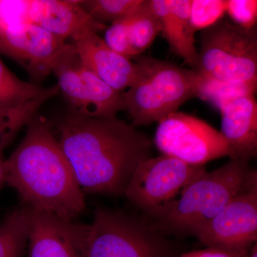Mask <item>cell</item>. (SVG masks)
Here are the masks:
<instances>
[{
  "instance_id": "603a6c76",
  "label": "cell",
  "mask_w": 257,
  "mask_h": 257,
  "mask_svg": "<svg viewBox=\"0 0 257 257\" xmlns=\"http://www.w3.org/2000/svg\"><path fill=\"white\" fill-rule=\"evenodd\" d=\"M227 9V0H191V26L193 31H202L220 21Z\"/></svg>"
},
{
  "instance_id": "83f0119b",
  "label": "cell",
  "mask_w": 257,
  "mask_h": 257,
  "mask_svg": "<svg viewBox=\"0 0 257 257\" xmlns=\"http://www.w3.org/2000/svg\"><path fill=\"white\" fill-rule=\"evenodd\" d=\"M249 257H257V245L255 243L250 251Z\"/></svg>"
},
{
  "instance_id": "4316f807",
  "label": "cell",
  "mask_w": 257,
  "mask_h": 257,
  "mask_svg": "<svg viewBox=\"0 0 257 257\" xmlns=\"http://www.w3.org/2000/svg\"><path fill=\"white\" fill-rule=\"evenodd\" d=\"M10 143L7 141H0V189L6 183L7 171L5 160L3 157V152L7 147L9 146Z\"/></svg>"
},
{
  "instance_id": "44dd1931",
  "label": "cell",
  "mask_w": 257,
  "mask_h": 257,
  "mask_svg": "<svg viewBox=\"0 0 257 257\" xmlns=\"http://www.w3.org/2000/svg\"><path fill=\"white\" fill-rule=\"evenodd\" d=\"M201 77L197 97L210 103L219 111L235 98L256 93V85L231 84Z\"/></svg>"
},
{
  "instance_id": "484cf974",
  "label": "cell",
  "mask_w": 257,
  "mask_h": 257,
  "mask_svg": "<svg viewBox=\"0 0 257 257\" xmlns=\"http://www.w3.org/2000/svg\"><path fill=\"white\" fill-rule=\"evenodd\" d=\"M251 250L231 251L222 248L207 247L204 249L189 251L176 257H249Z\"/></svg>"
},
{
  "instance_id": "6da1fadb",
  "label": "cell",
  "mask_w": 257,
  "mask_h": 257,
  "mask_svg": "<svg viewBox=\"0 0 257 257\" xmlns=\"http://www.w3.org/2000/svg\"><path fill=\"white\" fill-rule=\"evenodd\" d=\"M55 125L61 149L83 192L124 196L137 167L151 157V138L116 116L71 113Z\"/></svg>"
},
{
  "instance_id": "3957f363",
  "label": "cell",
  "mask_w": 257,
  "mask_h": 257,
  "mask_svg": "<svg viewBox=\"0 0 257 257\" xmlns=\"http://www.w3.org/2000/svg\"><path fill=\"white\" fill-rule=\"evenodd\" d=\"M256 177L249 160L230 159L219 168L199 176L152 220L165 234L194 235Z\"/></svg>"
},
{
  "instance_id": "ba28073f",
  "label": "cell",
  "mask_w": 257,
  "mask_h": 257,
  "mask_svg": "<svg viewBox=\"0 0 257 257\" xmlns=\"http://www.w3.org/2000/svg\"><path fill=\"white\" fill-rule=\"evenodd\" d=\"M52 72L72 114L111 118L125 111L122 93L114 90L87 68L73 44H67L52 66Z\"/></svg>"
},
{
  "instance_id": "7402d4cb",
  "label": "cell",
  "mask_w": 257,
  "mask_h": 257,
  "mask_svg": "<svg viewBox=\"0 0 257 257\" xmlns=\"http://www.w3.org/2000/svg\"><path fill=\"white\" fill-rule=\"evenodd\" d=\"M142 0H82L81 8L97 23L112 24L133 11Z\"/></svg>"
},
{
  "instance_id": "9c48e42d",
  "label": "cell",
  "mask_w": 257,
  "mask_h": 257,
  "mask_svg": "<svg viewBox=\"0 0 257 257\" xmlns=\"http://www.w3.org/2000/svg\"><path fill=\"white\" fill-rule=\"evenodd\" d=\"M155 145L163 155L194 166L223 157L233 156L219 132L196 116L175 111L158 122Z\"/></svg>"
},
{
  "instance_id": "5bb4252c",
  "label": "cell",
  "mask_w": 257,
  "mask_h": 257,
  "mask_svg": "<svg viewBox=\"0 0 257 257\" xmlns=\"http://www.w3.org/2000/svg\"><path fill=\"white\" fill-rule=\"evenodd\" d=\"M79 1L31 0L30 24L37 25L52 35L66 40L73 39L84 30L96 32L106 28L91 18L81 8Z\"/></svg>"
},
{
  "instance_id": "7a4b0ae2",
  "label": "cell",
  "mask_w": 257,
  "mask_h": 257,
  "mask_svg": "<svg viewBox=\"0 0 257 257\" xmlns=\"http://www.w3.org/2000/svg\"><path fill=\"white\" fill-rule=\"evenodd\" d=\"M23 141L5 160L6 183L32 210L74 221L85 209L84 193L50 124L36 116Z\"/></svg>"
},
{
  "instance_id": "277c9868",
  "label": "cell",
  "mask_w": 257,
  "mask_h": 257,
  "mask_svg": "<svg viewBox=\"0 0 257 257\" xmlns=\"http://www.w3.org/2000/svg\"><path fill=\"white\" fill-rule=\"evenodd\" d=\"M135 59L138 77L122 92L125 111L133 126L159 122L186 101L197 97L202 77L195 71L145 56Z\"/></svg>"
},
{
  "instance_id": "30bf717a",
  "label": "cell",
  "mask_w": 257,
  "mask_h": 257,
  "mask_svg": "<svg viewBox=\"0 0 257 257\" xmlns=\"http://www.w3.org/2000/svg\"><path fill=\"white\" fill-rule=\"evenodd\" d=\"M194 235L207 247L251 250L257 239V177Z\"/></svg>"
},
{
  "instance_id": "2e32d148",
  "label": "cell",
  "mask_w": 257,
  "mask_h": 257,
  "mask_svg": "<svg viewBox=\"0 0 257 257\" xmlns=\"http://www.w3.org/2000/svg\"><path fill=\"white\" fill-rule=\"evenodd\" d=\"M150 4L171 51L195 69L198 50L189 18L191 0H150Z\"/></svg>"
},
{
  "instance_id": "8992f818",
  "label": "cell",
  "mask_w": 257,
  "mask_h": 257,
  "mask_svg": "<svg viewBox=\"0 0 257 257\" xmlns=\"http://www.w3.org/2000/svg\"><path fill=\"white\" fill-rule=\"evenodd\" d=\"M195 71L201 77L257 85V30L220 20L202 30Z\"/></svg>"
},
{
  "instance_id": "ac0fdd59",
  "label": "cell",
  "mask_w": 257,
  "mask_h": 257,
  "mask_svg": "<svg viewBox=\"0 0 257 257\" xmlns=\"http://www.w3.org/2000/svg\"><path fill=\"white\" fill-rule=\"evenodd\" d=\"M160 32V22L152 9L150 0H142L132 13L128 25V42L133 58L140 56L151 46Z\"/></svg>"
},
{
  "instance_id": "4fadbf2b",
  "label": "cell",
  "mask_w": 257,
  "mask_h": 257,
  "mask_svg": "<svg viewBox=\"0 0 257 257\" xmlns=\"http://www.w3.org/2000/svg\"><path fill=\"white\" fill-rule=\"evenodd\" d=\"M72 40L82 63L114 90L122 93L136 80L138 64L109 48L97 32L88 29Z\"/></svg>"
},
{
  "instance_id": "8fae6325",
  "label": "cell",
  "mask_w": 257,
  "mask_h": 257,
  "mask_svg": "<svg viewBox=\"0 0 257 257\" xmlns=\"http://www.w3.org/2000/svg\"><path fill=\"white\" fill-rule=\"evenodd\" d=\"M67 43L32 24L0 28V54L13 59L35 79L52 72V66Z\"/></svg>"
},
{
  "instance_id": "5b68a950",
  "label": "cell",
  "mask_w": 257,
  "mask_h": 257,
  "mask_svg": "<svg viewBox=\"0 0 257 257\" xmlns=\"http://www.w3.org/2000/svg\"><path fill=\"white\" fill-rule=\"evenodd\" d=\"M84 257H176L174 243L144 215L99 208L89 225Z\"/></svg>"
},
{
  "instance_id": "52a82bcc",
  "label": "cell",
  "mask_w": 257,
  "mask_h": 257,
  "mask_svg": "<svg viewBox=\"0 0 257 257\" xmlns=\"http://www.w3.org/2000/svg\"><path fill=\"white\" fill-rule=\"evenodd\" d=\"M206 171L204 166L188 165L168 155L150 157L133 172L124 196L155 219Z\"/></svg>"
},
{
  "instance_id": "9a60e30c",
  "label": "cell",
  "mask_w": 257,
  "mask_h": 257,
  "mask_svg": "<svg viewBox=\"0 0 257 257\" xmlns=\"http://www.w3.org/2000/svg\"><path fill=\"white\" fill-rule=\"evenodd\" d=\"M221 135L232 151L231 159L250 160L257 152V102L254 94L235 98L220 110Z\"/></svg>"
},
{
  "instance_id": "d6986e66",
  "label": "cell",
  "mask_w": 257,
  "mask_h": 257,
  "mask_svg": "<svg viewBox=\"0 0 257 257\" xmlns=\"http://www.w3.org/2000/svg\"><path fill=\"white\" fill-rule=\"evenodd\" d=\"M47 89L18 78L0 57V111L23 106L42 95Z\"/></svg>"
},
{
  "instance_id": "d4e9b609",
  "label": "cell",
  "mask_w": 257,
  "mask_h": 257,
  "mask_svg": "<svg viewBox=\"0 0 257 257\" xmlns=\"http://www.w3.org/2000/svg\"><path fill=\"white\" fill-rule=\"evenodd\" d=\"M226 13L240 28L250 30L256 27V0H227Z\"/></svg>"
},
{
  "instance_id": "e0dca14e",
  "label": "cell",
  "mask_w": 257,
  "mask_h": 257,
  "mask_svg": "<svg viewBox=\"0 0 257 257\" xmlns=\"http://www.w3.org/2000/svg\"><path fill=\"white\" fill-rule=\"evenodd\" d=\"M31 211L26 207L10 211L0 224V257H24L28 247Z\"/></svg>"
},
{
  "instance_id": "7c38bea8",
  "label": "cell",
  "mask_w": 257,
  "mask_h": 257,
  "mask_svg": "<svg viewBox=\"0 0 257 257\" xmlns=\"http://www.w3.org/2000/svg\"><path fill=\"white\" fill-rule=\"evenodd\" d=\"M30 211L28 257H84L89 225Z\"/></svg>"
},
{
  "instance_id": "ffe728a7",
  "label": "cell",
  "mask_w": 257,
  "mask_h": 257,
  "mask_svg": "<svg viewBox=\"0 0 257 257\" xmlns=\"http://www.w3.org/2000/svg\"><path fill=\"white\" fill-rule=\"evenodd\" d=\"M52 97L53 93L48 90L23 106L0 111V141L11 143L20 130L36 115L40 106Z\"/></svg>"
},
{
  "instance_id": "cb8c5ba5",
  "label": "cell",
  "mask_w": 257,
  "mask_h": 257,
  "mask_svg": "<svg viewBox=\"0 0 257 257\" xmlns=\"http://www.w3.org/2000/svg\"><path fill=\"white\" fill-rule=\"evenodd\" d=\"M133 11L111 24V26L106 30L103 39L109 48L128 60L133 59L128 37V25Z\"/></svg>"
}]
</instances>
